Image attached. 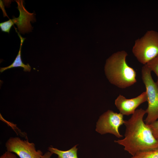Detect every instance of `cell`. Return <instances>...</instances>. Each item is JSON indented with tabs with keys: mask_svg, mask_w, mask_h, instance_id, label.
Returning a JSON list of instances; mask_svg holds the SVG:
<instances>
[{
	"mask_svg": "<svg viewBox=\"0 0 158 158\" xmlns=\"http://www.w3.org/2000/svg\"><path fill=\"white\" fill-rule=\"evenodd\" d=\"M18 4L17 7L20 14L18 18L14 17L12 19L14 24L18 27V32L23 34L32 31L33 28L30 22H34L36 21L34 13L29 12L23 6V0H16Z\"/></svg>",
	"mask_w": 158,
	"mask_h": 158,
	"instance_id": "ba28073f",
	"label": "cell"
},
{
	"mask_svg": "<svg viewBox=\"0 0 158 158\" xmlns=\"http://www.w3.org/2000/svg\"><path fill=\"white\" fill-rule=\"evenodd\" d=\"M77 145L66 151H62L52 147H48L49 151L57 154V158H78L77 156Z\"/></svg>",
	"mask_w": 158,
	"mask_h": 158,
	"instance_id": "30bf717a",
	"label": "cell"
},
{
	"mask_svg": "<svg viewBox=\"0 0 158 158\" xmlns=\"http://www.w3.org/2000/svg\"><path fill=\"white\" fill-rule=\"evenodd\" d=\"M154 138L158 140V120L148 125Z\"/></svg>",
	"mask_w": 158,
	"mask_h": 158,
	"instance_id": "5bb4252c",
	"label": "cell"
},
{
	"mask_svg": "<svg viewBox=\"0 0 158 158\" xmlns=\"http://www.w3.org/2000/svg\"><path fill=\"white\" fill-rule=\"evenodd\" d=\"M151 72L146 65L142 67V79L145 87L148 104L144 122L147 125L158 119V85L153 79Z\"/></svg>",
	"mask_w": 158,
	"mask_h": 158,
	"instance_id": "277c9868",
	"label": "cell"
},
{
	"mask_svg": "<svg viewBox=\"0 0 158 158\" xmlns=\"http://www.w3.org/2000/svg\"><path fill=\"white\" fill-rule=\"evenodd\" d=\"M15 29L20 40V43L19 51L14 61L11 65L6 67L0 68V72L1 73L7 69L15 67L23 68L24 71L25 72H30L31 70V67L29 64L28 63L26 65L23 63L21 59V48L25 38L22 37L18 32L17 29L16 28Z\"/></svg>",
	"mask_w": 158,
	"mask_h": 158,
	"instance_id": "9c48e42d",
	"label": "cell"
},
{
	"mask_svg": "<svg viewBox=\"0 0 158 158\" xmlns=\"http://www.w3.org/2000/svg\"><path fill=\"white\" fill-rule=\"evenodd\" d=\"M145 65L157 75V80L156 83L158 85V55Z\"/></svg>",
	"mask_w": 158,
	"mask_h": 158,
	"instance_id": "7c38bea8",
	"label": "cell"
},
{
	"mask_svg": "<svg viewBox=\"0 0 158 158\" xmlns=\"http://www.w3.org/2000/svg\"><path fill=\"white\" fill-rule=\"evenodd\" d=\"M3 6H4L3 5V2L1 0H0V7L1 8H3V9H2L4 15V17L6 16L8 17V16H7L6 14V11L4 9V7Z\"/></svg>",
	"mask_w": 158,
	"mask_h": 158,
	"instance_id": "e0dca14e",
	"label": "cell"
},
{
	"mask_svg": "<svg viewBox=\"0 0 158 158\" xmlns=\"http://www.w3.org/2000/svg\"><path fill=\"white\" fill-rule=\"evenodd\" d=\"M123 116L120 113L108 110L99 117L97 123L96 130L102 135L109 133L118 138H122L123 135L120 133L119 129L125 123Z\"/></svg>",
	"mask_w": 158,
	"mask_h": 158,
	"instance_id": "5b68a950",
	"label": "cell"
},
{
	"mask_svg": "<svg viewBox=\"0 0 158 158\" xmlns=\"http://www.w3.org/2000/svg\"><path fill=\"white\" fill-rule=\"evenodd\" d=\"M130 158H158V148L139 152Z\"/></svg>",
	"mask_w": 158,
	"mask_h": 158,
	"instance_id": "8fae6325",
	"label": "cell"
},
{
	"mask_svg": "<svg viewBox=\"0 0 158 158\" xmlns=\"http://www.w3.org/2000/svg\"><path fill=\"white\" fill-rule=\"evenodd\" d=\"M5 146L7 151L15 153L20 158H41L43 155L41 150H36L34 143L18 137L10 138L6 142Z\"/></svg>",
	"mask_w": 158,
	"mask_h": 158,
	"instance_id": "8992f818",
	"label": "cell"
},
{
	"mask_svg": "<svg viewBox=\"0 0 158 158\" xmlns=\"http://www.w3.org/2000/svg\"><path fill=\"white\" fill-rule=\"evenodd\" d=\"M0 158H17V157L12 152L7 151L2 155Z\"/></svg>",
	"mask_w": 158,
	"mask_h": 158,
	"instance_id": "9a60e30c",
	"label": "cell"
},
{
	"mask_svg": "<svg viewBox=\"0 0 158 158\" xmlns=\"http://www.w3.org/2000/svg\"><path fill=\"white\" fill-rule=\"evenodd\" d=\"M128 55L124 50L114 53L106 60L104 66L105 73L109 81L122 89L130 86L137 82L135 71L126 62Z\"/></svg>",
	"mask_w": 158,
	"mask_h": 158,
	"instance_id": "7a4b0ae2",
	"label": "cell"
},
{
	"mask_svg": "<svg viewBox=\"0 0 158 158\" xmlns=\"http://www.w3.org/2000/svg\"><path fill=\"white\" fill-rule=\"evenodd\" d=\"M14 23L12 19L0 23V28L2 31L9 33L10 29Z\"/></svg>",
	"mask_w": 158,
	"mask_h": 158,
	"instance_id": "4fadbf2b",
	"label": "cell"
},
{
	"mask_svg": "<svg viewBox=\"0 0 158 158\" xmlns=\"http://www.w3.org/2000/svg\"><path fill=\"white\" fill-rule=\"evenodd\" d=\"M132 52L140 63L144 65L158 55V32L148 31L135 41Z\"/></svg>",
	"mask_w": 158,
	"mask_h": 158,
	"instance_id": "3957f363",
	"label": "cell"
},
{
	"mask_svg": "<svg viewBox=\"0 0 158 158\" xmlns=\"http://www.w3.org/2000/svg\"><path fill=\"white\" fill-rule=\"evenodd\" d=\"M147 101V94L145 91L137 97L130 99L119 95L115 100V104L120 113L128 116L133 114L139 105Z\"/></svg>",
	"mask_w": 158,
	"mask_h": 158,
	"instance_id": "52a82bcc",
	"label": "cell"
},
{
	"mask_svg": "<svg viewBox=\"0 0 158 158\" xmlns=\"http://www.w3.org/2000/svg\"><path fill=\"white\" fill-rule=\"evenodd\" d=\"M53 154L52 153L48 151L43 154L41 157V158H51Z\"/></svg>",
	"mask_w": 158,
	"mask_h": 158,
	"instance_id": "2e32d148",
	"label": "cell"
},
{
	"mask_svg": "<svg viewBox=\"0 0 158 158\" xmlns=\"http://www.w3.org/2000/svg\"><path fill=\"white\" fill-rule=\"evenodd\" d=\"M146 114L145 110L142 108L136 109L130 118L125 120L124 138L114 141L123 146L124 150L132 156L158 148V140L143 120Z\"/></svg>",
	"mask_w": 158,
	"mask_h": 158,
	"instance_id": "6da1fadb",
	"label": "cell"
}]
</instances>
